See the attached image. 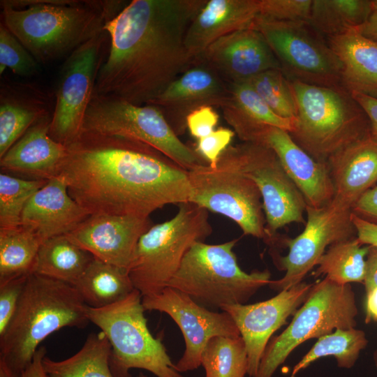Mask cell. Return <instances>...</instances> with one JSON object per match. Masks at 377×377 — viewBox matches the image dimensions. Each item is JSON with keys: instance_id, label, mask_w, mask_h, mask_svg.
Listing matches in <instances>:
<instances>
[{"instance_id": "cell-1", "label": "cell", "mask_w": 377, "mask_h": 377, "mask_svg": "<svg viewBox=\"0 0 377 377\" xmlns=\"http://www.w3.org/2000/svg\"><path fill=\"white\" fill-rule=\"evenodd\" d=\"M89 215L149 218L188 202V170L140 141L82 131L66 145L59 175Z\"/></svg>"}, {"instance_id": "cell-2", "label": "cell", "mask_w": 377, "mask_h": 377, "mask_svg": "<svg viewBox=\"0 0 377 377\" xmlns=\"http://www.w3.org/2000/svg\"><path fill=\"white\" fill-rule=\"evenodd\" d=\"M207 0H132L104 27L110 40L94 94L149 104L195 61L185 39Z\"/></svg>"}, {"instance_id": "cell-3", "label": "cell", "mask_w": 377, "mask_h": 377, "mask_svg": "<svg viewBox=\"0 0 377 377\" xmlns=\"http://www.w3.org/2000/svg\"><path fill=\"white\" fill-rule=\"evenodd\" d=\"M125 1L3 0L1 19L40 64L68 57L105 31Z\"/></svg>"}, {"instance_id": "cell-4", "label": "cell", "mask_w": 377, "mask_h": 377, "mask_svg": "<svg viewBox=\"0 0 377 377\" xmlns=\"http://www.w3.org/2000/svg\"><path fill=\"white\" fill-rule=\"evenodd\" d=\"M88 309L74 286L31 273L0 336V360L15 377H22L46 337L64 327L88 325Z\"/></svg>"}, {"instance_id": "cell-5", "label": "cell", "mask_w": 377, "mask_h": 377, "mask_svg": "<svg viewBox=\"0 0 377 377\" xmlns=\"http://www.w3.org/2000/svg\"><path fill=\"white\" fill-rule=\"evenodd\" d=\"M297 109L295 142L323 163L370 133L364 110L343 86L324 87L290 81Z\"/></svg>"}, {"instance_id": "cell-6", "label": "cell", "mask_w": 377, "mask_h": 377, "mask_svg": "<svg viewBox=\"0 0 377 377\" xmlns=\"http://www.w3.org/2000/svg\"><path fill=\"white\" fill-rule=\"evenodd\" d=\"M238 239L219 244L195 242L187 251L168 286L177 289L210 310L245 304L270 282L268 269L246 273L233 248Z\"/></svg>"}, {"instance_id": "cell-7", "label": "cell", "mask_w": 377, "mask_h": 377, "mask_svg": "<svg viewBox=\"0 0 377 377\" xmlns=\"http://www.w3.org/2000/svg\"><path fill=\"white\" fill-rule=\"evenodd\" d=\"M212 232L206 209L191 202L179 204L174 217L151 226L140 238L128 269L135 288L142 297L161 293L190 248Z\"/></svg>"}, {"instance_id": "cell-8", "label": "cell", "mask_w": 377, "mask_h": 377, "mask_svg": "<svg viewBox=\"0 0 377 377\" xmlns=\"http://www.w3.org/2000/svg\"><path fill=\"white\" fill-rule=\"evenodd\" d=\"M188 202L230 219L244 235L275 242L265 226L260 192L242 169L237 145L225 149L215 168L198 165L188 171Z\"/></svg>"}, {"instance_id": "cell-9", "label": "cell", "mask_w": 377, "mask_h": 377, "mask_svg": "<svg viewBox=\"0 0 377 377\" xmlns=\"http://www.w3.org/2000/svg\"><path fill=\"white\" fill-rule=\"evenodd\" d=\"M140 292L102 308L89 306L90 322L98 327L111 345L109 359L113 377H132L131 369L147 370L156 377H184L179 372L159 339L149 332Z\"/></svg>"}, {"instance_id": "cell-10", "label": "cell", "mask_w": 377, "mask_h": 377, "mask_svg": "<svg viewBox=\"0 0 377 377\" xmlns=\"http://www.w3.org/2000/svg\"><path fill=\"white\" fill-rule=\"evenodd\" d=\"M358 310L350 283L341 285L325 278L311 291L288 327L269 340L255 377H272L277 368L300 344L332 333L355 328Z\"/></svg>"}, {"instance_id": "cell-11", "label": "cell", "mask_w": 377, "mask_h": 377, "mask_svg": "<svg viewBox=\"0 0 377 377\" xmlns=\"http://www.w3.org/2000/svg\"><path fill=\"white\" fill-rule=\"evenodd\" d=\"M82 131L134 139L156 149L186 170L208 164L183 142L154 105H137L110 95H93Z\"/></svg>"}, {"instance_id": "cell-12", "label": "cell", "mask_w": 377, "mask_h": 377, "mask_svg": "<svg viewBox=\"0 0 377 377\" xmlns=\"http://www.w3.org/2000/svg\"><path fill=\"white\" fill-rule=\"evenodd\" d=\"M253 28L263 34L289 80L342 86L337 57L327 38L309 22H279L257 17Z\"/></svg>"}, {"instance_id": "cell-13", "label": "cell", "mask_w": 377, "mask_h": 377, "mask_svg": "<svg viewBox=\"0 0 377 377\" xmlns=\"http://www.w3.org/2000/svg\"><path fill=\"white\" fill-rule=\"evenodd\" d=\"M106 34L103 31L79 46L66 57L61 68L49 135L66 146L82 132L103 63Z\"/></svg>"}, {"instance_id": "cell-14", "label": "cell", "mask_w": 377, "mask_h": 377, "mask_svg": "<svg viewBox=\"0 0 377 377\" xmlns=\"http://www.w3.org/2000/svg\"><path fill=\"white\" fill-rule=\"evenodd\" d=\"M307 221L304 230L293 239L285 240L288 253L279 263L285 275L270 281L269 287L278 291L288 289L302 281L317 265L326 247L354 237L356 233L351 221V209L334 200L316 208L306 205Z\"/></svg>"}, {"instance_id": "cell-15", "label": "cell", "mask_w": 377, "mask_h": 377, "mask_svg": "<svg viewBox=\"0 0 377 377\" xmlns=\"http://www.w3.org/2000/svg\"><path fill=\"white\" fill-rule=\"evenodd\" d=\"M237 147L244 172L260 192L266 228L270 235L276 239V231L285 226L295 222L304 223L305 199L275 153L269 147L255 142H243Z\"/></svg>"}, {"instance_id": "cell-16", "label": "cell", "mask_w": 377, "mask_h": 377, "mask_svg": "<svg viewBox=\"0 0 377 377\" xmlns=\"http://www.w3.org/2000/svg\"><path fill=\"white\" fill-rule=\"evenodd\" d=\"M142 304L145 311L155 310L169 315L182 331L186 348L175 364L180 373L201 366L203 350L212 338L240 336L228 313L202 306L186 293L170 286L158 294L142 297Z\"/></svg>"}, {"instance_id": "cell-17", "label": "cell", "mask_w": 377, "mask_h": 377, "mask_svg": "<svg viewBox=\"0 0 377 377\" xmlns=\"http://www.w3.org/2000/svg\"><path fill=\"white\" fill-rule=\"evenodd\" d=\"M314 283L301 282L275 297L252 304H232L221 311L230 314L243 338L248 355V373L255 377L273 333L306 301Z\"/></svg>"}, {"instance_id": "cell-18", "label": "cell", "mask_w": 377, "mask_h": 377, "mask_svg": "<svg viewBox=\"0 0 377 377\" xmlns=\"http://www.w3.org/2000/svg\"><path fill=\"white\" fill-rule=\"evenodd\" d=\"M229 98L228 84L205 60L198 59L147 105L158 108L179 135L185 131L191 112L203 106L222 108Z\"/></svg>"}, {"instance_id": "cell-19", "label": "cell", "mask_w": 377, "mask_h": 377, "mask_svg": "<svg viewBox=\"0 0 377 377\" xmlns=\"http://www.w3.org/2000/svg\"><path fill=\"white\" fill-rule=\"evenodd\" d=\"M151 226L149 218L94 214L66 236L94 258L128 272L139 239Z\"/></svg>"}, {"instance_id": "cell-20", "label": "cell", "mask_w": 377, "mask_h": 377, "mask_svg": "<svg viewBox=\"0 0 377 377\" xmlns=\"http://www.w3.org/2000/svg\"><path fill=\"white\" fill-rule=\"evenodd\" d=\"M200 59L210 64L228 84L246 82L266 71L281 68L263 34L253 27L220 38Z\"/></svg>"}, {"instance_id": "cell-21", "label": "cell", "mask_w": 377, "mask_h": 377, "mask_svg": "<svg viewBox=\"0 0 377 377\" xmlns=\"http://www.w3.org/2000/svg\"><path fill=\"white\" fill-rule=\"evenodd\" d=\"M255 143L269 147L284 171L303 195L306 205L321 207L334 197V187L327 163L316 161L299 146L289 132L267 126Z\"/></svg>"}, {"instance_id": "cell-22", "label": "cell", "mask_w": 377, "mask_h": 377, "mask_svg": "<svg viewBox=\"0 0 377 377\" xmlns=\"http://www.w3.org/2000/svg\"><path fill=\"white\" fill-rule=\"evenodd\" d=\"M89 214L70 195L66 181L59 175L46 182L26 204L21 225L43 243L75 230Z\"/></svg>"}, {"instance_id": "cell-23", "label": "cell", "mask_w": 377, "mask_h": 377, "mask_svg": "<svg viewBox=\"0 0 377 377\" xmlns=\"http://www.w3.org/2000/svg\"><path fill=\"white\" fill-rule=\"evenodd\" d=\"M52 114L34 125L0 158L2 172L49 180L57 177L66 154V146L49 135Z\"/></svg>"}, {"instance_id": "cell-24", "label": "cell", "mask_w": 377, "mask_h": 377, "mask_svg": "<svg viewBox=\"0 0 377 377\" xmlns=\"http://www.w3.org/2000/svg\"><path fill=\"white\" fill-rule=\"evenodd\" d=\"M259 11V0H207L186 33L185 44L189 54L200 59L220 38L253 27Z\"/></svg>"}, {"instance_id": "cell-25", "label": "cell", "mask_w": 377, "mask_h": 377, "mask_svg": "<svg viewBox=\"0 0 377 377\" xmlns=\"http://www.w3.org/2000/svg\"><path fill=\"white\" fill-rule=\"evenodd\" d=\"M327 164L334 187L333 200L351 209L377 182V140L369 133L339 151Z\"/></svg>"}, {"instance_id": "cell-26", "label": "cell", "mask_w": 377, "mask_h": 377, "mask_svg": "<svg viewBox=\"0 0 377 377\" xmlns=\"http://www.w3.org/2000/svg\"><path fill=\"white\" fill-rule=\"evenodd\" d=\"M46 94L27 82L4 81L0 89V158L40 119L51 115Z\"/></svg>"}, {"instance_id": "cell-27", "label": "cell", "mask_w": 377, "mask_h": 377, "mask_svg": "<svg viewBox=\"0 0 377 377\" xmlns=\"http://www.w3.org/2000/svg\"><path fill=\"white\" fill-rule=\"evenodd\" d=\"M327 38L341 64L342 86L377 98V43L356 29Z\"/></svg>"}, {"instance_id": "cell-28", "label": "cell", "mask_w": 377, "mask_h": 377, "mask_svg": "<svg viewBox=\"0 0 377 377\" xmlns=\"http://www.w3.org/2000/svg\"><path fill=\"white\" fill-rule=\"evenodd\" d=\"M230 98L221 108L223 117L243 142H255L267 126L291 133L295 121L279 117L253 89L248 81L229 84Z\"/></svg>"}, {"instance_id": "cell-29", "label": "cell", "mask_w": 377, "mask_h": 377, "mask_svg": "<svg viewBox=\"0 0 377 377\" xmlns=\"http://www.w3.org/2000/svg\"><path fill=\"white\" fill-rule=\"evenodd\" d=\"M73 286L91 308L112 305L135 289L127 270L94 257Z\"/></svg>"}, {"instance_id": "cell-30", "label": "cell", "mask_w": 377, "mask_h": 377, "mask_svg": "<svg viewBox=\"0 0 377 377\" xmlns=\"http://www.w3.org/2000/svg\"><path fill=\"white\" fill-rule=\"evenodd\" d=\"M93 258L66 235L56 236L40 244L31 273L73 286Z\"/></svg>"}, {"instance_id": "cell-31", "label": "cell", "mask_w": 377, "mask_h": 377, "mask_svg": "<svg viewBox=\"0 0 377 377\" xmlns=\"http://www.w3.org/2000/svg\"><path fill=\"white\" fill-rule=\"evenodd\" d=\"M111 345L104 332L91 333L81 349L59 361L45 355L43 368L48 377H113L109 359Z\"/></svg>"}, {"instance_id": "cell-32", "label": "cell", "mask_w": 377, "mask_h": 377, "mask_svg": "<svg viewBox=\"0 0 377 377\" xmlns=\"http://www.w3.org/2000/svg\"><path fill=\"white\" fill-rule=\"evenodd\" d=\"M371 12V0H313L309 24L326 38L362 25Z\"/></svg>"}, {"instance_id": "cell-33", "label": "cell", "mask_w": 377, "mask_h": 377, "mask_svg": "<svg viewBox=\"0 0 377 377\" xmlns=\"http://www.w3.org/2000/svg\"><path fill=\"white\" fill-rule=\"evenodd\" d=\"M41 244L31 230L22 225L0 228V283L30 274Z\"/></svg>"}, {"instance_id": "cell-34", "label": "cell", "mask_w": 377, "mask_h": 377, "mask_svg": "<svg viewBox=\"0 0 377 377\" xmlns=\"http://www.w3.org/2000/svg\"><path fill=\"white\" fill-rule=\"evenodd\" d=\"M369 248V245L363 246L356 237L337 242L320 257L315 274L325 275L341 285L351 282L364 283Z\"/></svg>"}, {"instance_id": "cell-35", "label": "cell", "mask_w": 377, "mask_h": 377, "mask_svg": "<svg viewBox=\"0 0 377 377\" xmlns=\"http://www.w3.org/2000/svg\"><path fill=\"white\" fill-rule=\"evenodd\" d=\"M368 342L365 332L361 330L337 329L334 332L318 339L313 346L294 367L290 377H295L300 371L316 360L328 356L335 357L339 367L350 369Z\"/></svg>"}, {"instance_id": "cell-36", "label": "cell", "mask_w": 377, "mask_h": 377, "mask_svg": "<svg viewBox=\"0 0 377 377\" xmlns=\"http://www.w3.org/2000/svg\"><path fill=\"white\" fill-rule=\"evenodd\" d=\"M205 377H244L248 355L243 338L216 336L206 345L201 358Z\"/></svg>"}, {"instance_id": "cell-37", "label": "cell", "mask_w": 377, "mask_h": 377, "mask_svg": "<svg viewBox=\"0 0 377 377\" xmlns=\"http://www.w3.org/2000/svg\"><path fill=\"white\" fill-rule=\"evenodd\" d=\"M47 180H34L0 174V228L21 225V216L31 196Z\"/></svg>"}, {"instance_id": "cell-38", "label": "cell", "mask_w": 377, "mask_h": 377, "mask_svg": "<svg viewBox=\"0 0 377 377\" xmlns=\"http://www.w3.org/2000/svg\"><path fill=\"white\" fill-rule=\"evenodd\" d=\"M248 82L275 114L295 120L297 109L292 87L281 68L263 72Z\"/></svg>"}, {"instance_id": "cell-39", "label": "cell", "mask_w": 377, "mask_h": 377, "mask_svg": "<svg viewBox=\"0 0 377 377\" xmlns=\"http://www.w3.org/2000/svg\"><path fill=\"white\" fill-rule=\"evenodd\" d=\"M8 68L21 77L35 76L40 71V64L22 43L0 23V74Z\"/></svg>"}, {"instance_id": "cell-40", "label": "cell", "mask_w": 377, "mask_h": 377, "mask_svg": "<svg viewBox=\"0 0 377 377\" xmlns=\"http://www.w3.org/2000/svg\"><path fill=\"white\" fill-rule=\"evenodd\" d=\"M313 0H259L258 17L279 22L309 21Z\"/></svg>"}, {"instance_id": "cell-41", "label": "cell", "mask_w": 377, "mask_h": 377, "mask_svg": "<svg viewBox=\"0 0 377 377\" xmlns=\"http://www.w3.org/2000/svg\"><path fill=\"white\" fill-rule=\"evenodd\" d=\"M234 131L220 127L209 135L197 140L195 151L212 168H215L218 159L235 135Z\"/></svg>"}, {"instance_id": "cell-42", "label": "cell", "mask_w": 377, "mask_h": 377, "mask_svg": "<svg viewBox=\"0 0 377 377\" xmlns=\"http://www.w3.org/2000/svg\"><path fill=\"white\" fill-rule=\"evenodd\" d=\"M29 275L0 283V336L4 333L15 312Z\"/></svg>"}, {"instance_id": "cell-43", "label": "cell", "mask_w": 377, "mask_h": 377, "mask_svg": "<svg viewBox=\"0 0 377 377\" xmlns=\"http://www.w3.org/2000/svg\"><path fill=\"white\" fill-rule=\"evenodd\" d=\"M219 114L212 106H203L186 117V128L191 135L197 140L211 134L219 121Z\"/></svg>"}, {"instance_id": "cell-44", "label": "cell", "mask_w": 377, "mask_h": 377, "mask_svg": "<svg viewBox=\"0 0 377 377\" xmlns=\"http://www.w3.org/2000/svg\"><path fill=\"white\" fill-rule=\"evenodd\" d=\"M360 218L377 224V186L363 193L351 207Z\"/></svg>"}, {"instance_id": "cell-45", "label": "cell", "mask_w": 377, "mask_h": 377, "mask_svg": "<svg viewBox=\"0 0 377 377\" xmlns=\"http://www.w3.org/2000/svg\"><path fill=\"white\" fill-rule=\"evenodd\" d=\"M351 221L359 242L362 245L377 247V224L364 220L353 212L351 213Z\"/></svg>"}, {"instance_id": "cell-46", "label": "cell", "mask_w": 377, "mask_h": 377, "mask_svg": "<svg viewBox=\"0 0 377 377\" xmlns=\"http://www.w3.org/2000/svg\"><path fill=\"white\" fill-rule=\"evenodd\" d=\"M351 94L369 119L371 135L377 140V98L357 92Z\"/></svg>"}, {"instance_id": "cell-47", "label": "cell", "mask_w": 377, "mask_h": 377, "mask_svg": "<svg viewBox=\"0 0 377 377\" xmlns=\"http://www.w3.org/2000/svg\"><path fill=\"white\" fill-rule=\"evenodd\" d=\"M369 246L366 258L364 285L366 293L377 288V247Z\"/></svg>"}, {"instance_id": "cell-48", "label": "cell", "mask_w": 377, "mask_h": 377, "mask_svg": "<svg viewBox=\"0 0 377 377\" xmlns=\"http://www.w3.org/2000/svg\"><path fill=\"white\" fill-rule=\"evenodd\" d=\"M46 353L47 350L45 347H39L31 362L23 371L22 377H48L43 365V360Z\"/></svg>"}, {"instance_id": "cell-49", "label": "cell", "mask_w": 377, "mask_h": 377, "mask_svg": "<svg viewBox=\"0 0 377 377\" xmlns=\"http://www.w3.org/2000/svg\"><path fill=\"white\" fill-rule=\"evenodd\" d=\"M356 29L362 36L377 43V6L372 3V0L371 12L367 20Z\"/></svg>"}, {"instance_id": "cell-50", "label": "cell", "mask_w": 377, "mask_h": 377, "mask_svg": "<svg viewBox=\"0 0 377 377\" xmlns=\"http://www.w3.org/2000/svg\"><path fill=\"white\" fill-rule=\"evenodd\" d=\"M377 323V288L366 293L365 323Z\"/></svg>"}, {"instance_id": "cell-51", "label": "cell", "mask_w": 377, "mask_h": 377, "mask_svg": "<svg viewBox=\"0 0 377 377\" xmlns=\"http://www.w3.org/2000/svg\"><path fill=\"white\" fill-rule=\"evenodd\" d=\"M0 377H15L8 367L0 360Z\"/></svg>"}, {"instance_id": "cell-52", "label": "cell", "mask_w": 377, "mask_h": 377, "mask_svg": "<svg viewBox=\"0 0 377 377\" xmlns=\"http://www.w3.org/2000/svg\"><path fill=\"white\" fill-rule=\"evenodd\" d=\"M373 360H374V365L376 368L377 369V348L374 350L373 353Z\"/></svg>"}, {"instance_id": "cell-53", "label": "cell", "mask_w": 377, "mask_h": 377, "mask_svg": "<svg viewBox=\"0 0 377 377\" xmlns=\"http://www.w3.org/2000/svg\"><path fill=\"white\" fill-rule=\"evenodd\" d=\"M138 377H147L146 375L143 374L142 373H140Z\"/></svg>"}]
</instances>
